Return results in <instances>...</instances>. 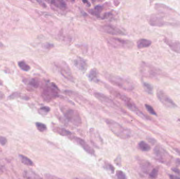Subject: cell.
Wrapping results in <instances>:
<instances>
[{"label":"cell","mask_w":180,"mask_h":179,"mask_svg":"<svg viewBox=\"0 0 180 179\" xmlns=\"http://www.w3.org/2000/svg\"><path fill=\"white\" fill-rule=\"evenodd\" d=\"M18 66L22 70L24 71H29L30 69V67L24 61H20L18 63Z\"/></svg>","instance_id":"cell-28"},{"label":"cell","mask_w":180,"mask_h":179,"mask_svg":"<svg viewBox=\"0 0 180 179\" xmlns=\"http://www.w3.org/2000/svg\"><path fill=\"white\" fill-rule=\"evenodd\" d=\"M121 156H119L116 158V160H115V163H116L117 165H118V166H121Z\"/></svg>","instance_id":"cell-39"},{"label":"cell","mask_w":180,"mask_h":179,"mask_svg":"<svg viewBox=\"0 0 180 179\" xmlns=\"http://www.w3.org/2000/svg\"><path fill=\"white\" fill-rule=\"evenodd\" d=\"M54 65L63 77L71 82H73V76L71 68L65 61L62 60L57 61H55Z\"/></svg>","instance_id":"cell-8"},{"label":"cell","mask_w":180,"mask_h":179,"mask_svg":"<svg viewBox=\"0 0 180 179\" xmlns=\"http://www.w3.org/2000/svg\"><path fill=\"white\" fill-rule=\"evenodd\" d=\"M66 119L75 126H80L82 124V119L78 111L71 108L62 109Z\"/></svg>","instance_id":"cell-7"},{"label":"cell","mask_w":180,"mask_h":179,"mask_svg":"<svg viewBox=\"0 0 180 179\" xmlns=\"http://www.w3.org/2000/svg\"><path fill=\"white\" fill-rule=\"evenodd\" d=\"M74 65L78 68V69L84 72L87 68V61L82 57H78L73 61Z\"/></svg>","instance_id":"cell-17"},{"label":"cell","mask_w":180,"mask_h":179,"mask_svg":"<svg viewBox=\"0 0 180 179\" xmlns=\"http://www.w3.org/2000/svg\"><path fill=\"white\" fill-rule=\"evenodd\" d=\"M113 94L115 95L114 96H116V97L118 98L124 102L126 106L128 107V108L130 109V110L132 111L133 113L137 114V115L139 116L140 117L143 118L144 119H148V117H146V116L138 109V108L136 106L134 103L133 102V101L131 100L130 98L128 97L125 95H123L121 93L116 91H114V94Z\"/></svg>","instance_id":"cell-4"},{"label":"cell","mask_w":180,"mask_h":179,"mask_svg":"<svg viewBox=\"0 0 180 179\" xmlns=\"http://www.w3.org/2000/svg\"><path fill=\"white\" fill-rule=\"evenodd\" d=\"M36 127L37 129L40 132H44L47 129V127L45 124L41 123H36Z\"/></svg>","instance_id":"cell-30"},{"label":"cell","mask_w":180,"mask_h":179,"mask_svg":"<svg viewBox=\"0 0 180 179\" xmlns=\"http://www.w3.org/2000/svg\"><path fill=\"white\" fill-rule=\"evenodd\" d=\"M140 69L142 74L145 77H154L158 74L156 68L145 63H142Z\"/></svg>","instance_id":"cell-10"},{"label":"cell","mask_w":180,"mask_h":179,"mask_svg":"<svg viewBox=\"0 0 180 179\" xmlns=\"http://www.w3.org/2000/svg\"><path fill=\"white\" fill-rule=\"evenodd\" d=\"M151 41L147 39H139L137 42V46L139 49L148 47L151 45Z\"/></svg>","instance_id":"cell-20"},{"label":"cell","mask_w":180,"mask_h":179,"mask_svg":"<svg viewBox=\"0 0 180 179\" xmlns=\"http://www.w3.org/2000/svg\"><path fill=\"white\" fill-rule=\"evenodd\" d=\"M155 9L158 10L159 11L168 12L169 13H172L177 14V12L174 10L173 9H171L170 7H168L165 4H159L157 3L155 4Z\"/></svg>","instance_id":"cell-18"},{"label":"cell","mask_w":180,"mask_h":179,"mask_svg":"<svg viewBox=\"0 0 180 179\" xmlns=\"http://www.w3.org/2000/svg\"><path fill=\"white\" fill-rule=\"evenodd\" d=\"M145 108H146V110H148V113L151 114V115H155V116H156L157 115H156V112H155V110H154V109H153V107L150 106V105H149V104H145Z\"/></svg>","instance_id":"cell-33"},{"label":"cell","mask_w":180,"mask_h":179,"mask_svg":"<svg viewBox=\"0 0 180 179\" xmlns=\"http://www.w3.org/2000/svg\"><path fill=\"white\" fill-rule=\"evenodd\" d=\"M21 160L22 162L26 166H32L33 165V162H32L31 160L28 158L26 156H24L23 155H20Z\"/></svg>","instance_id":"cell-26"},{"label":"cell","mask_w":180,"mask_h":179,"mask_svg":"<svg viewBox=\"0 0 180 179\" xmlns=\"http://www.w3.org/2000/svg\"><path fill=\"white\" fill-rule=\"evenodd\" d=\"M82 1H83V2L85 3V4H86L87 5V6L88 7H90V6H91V4H90V3L89 2V1H87V0H82Z\"/></svg>","instance_id":"cell-43"},{"label":"cell","mask_w":180,"mask_h":179,"mask_svg":"<svg viewBox=\"0 0 180 179\" xmlns=\"http://www.w3.org/2000/svg\"><path fill=\"white\" fill-rule=\"evenodd\" d=\"M157 174H158V170H157V169L154 168L151 171L149 176H150V178H151L154 179V178H156L157 177Z\"/></svg>","instance_id":"cell-35"},{"label":"cell","mask_w":180,"mask_h":179,"mask_svg":"<svg viewBox=\"0 0 180 179\" xmlns=\"http://www.w3.org/2000/svg\"><path fill=\"white\" fill-rule=\"evenodd\" d=\"M23 176L25 178L28 179H37V178H40L41 177L36 174L35 173L31 171V170H26L24 172Z\"/></svg>","instance_id":"cell-23"},{"label":"cell","mask_w":180,"mask_h":179,"mask_svg":"<svg viewBox=\"0 0 180 179\" xmlns=\"http://www.w3.org/2000/svg\"><path fill=\"white\" fill-rule=\"evenodd\" d=\"M138 146L140 149L141 150L143 151H148L151 149L150 145L143 141L140 142Z\"/></svg>","instance_id":"cell-25"},{"label":"cell","mask_w":180,"mask_h":179,"mask_svg":"<svg viewBox=\"0 0 180 179\" xmlns=\"http://www.w3.org/2000/svg\"><path fill=\"white\" fill-rule=\"evenodd\" d=\"M30 85H31L32 86L37 88L39 86V84H40V82H39V80L36 78H33L32 80H31L30 83H29Z\"/></svg>","instance_id":"cell-34"},{"label":"cell","mask_w":180,"mask_h":179,"mask_svg":"<svg viewBox=\"0 0 180 179\" xmlns=\"http://www.w3.org/2000/svg\"><path fill=\"white\" fill-rule=\"evenodd\" d=\"M89 80L91 82H98V72L96 68H93L89 72L88 75Z\"/></svg>","instance_id":"cell-22"},{"label":"cell","mask_w":180,"mask_h":179,"mask_svg":"<svg viewBox=\"0 0 180 179\" xmlns=\"http://www.w3.org/2000/svg\"><path fill=\"white\" fill-rule=\"evenodd\" d=\"M144 88L145 91L149 94H153V88L151 84L147 83H144Z\"/></svg>","instance_id":"cell-29"},{"label":"cell","mask_w":180,"mask_h":179,"mask_svg":"<svg viewBox=\"0 0 180 179\" xmlns=\"http://www.w3.org/2000/svg\"><path fill=\"white\" fill-rule=\"evenodd\" d=\"M150 163L148 162H142L141 163V168L144 172L147 173L148 172L149 170L150 169Z\"/></svg>","instance_id":"cell-27"},{"label":"cell","mask_w":180,"mask_h":179,"mask_svg":"<svg viewBox=\"0 0 180 179\" xmlns=\"http://www.w3.org/2000/svg\"><path fill=\"white\" fill-rule=\"evenodd\" d=\"M172 170L174 172H176V173H177L178 175L180 174V170H179L177 168H173V169H172Z\"/></svg>","instance_id":"cell-41"},{"label":"cell","mask_w":180,"mask_h":179,"mask_svg":"<svg viewBox=\"0 0 180 179\" xmlns=\"http://www.w3.org/2000/svg\"><path fill=\"white\" fill-rule=\"evenodd\" d=\"M92 1H93V2H94V1H95V0H91Z\"/></svg>","instance_id":"cell-48"},{"label":"cell","mask_w":180,"mask_h":179,"mask_svg":"<svg viewBox=\"0 0 180 179\" xmlns=\"http://www.w3.org/2000/svg\"><path fill=\"white\" fill-rule=\"evenodd\" d=\"M104 168H105L107 171H110L112 173H114V168L111 164L108 163V162H105V164L104 166Z\"/></svg>","instance_id":"cell-32"},{"label":"cell","mask_w":180,"mask_h":179,"mask_svg":"<svg viewBox=\"0 0 180 179\" xmlns=\"http://www.w3.org/2000/svg\"><path fill=\"white\" fill-rule=\"evenodd\" d=\"M170 178L171 179H180V177H178V176H176V175H170Z\"/></svg>","instance_id":"cell-42"},{"label":"cell","mask_w":180,"mask_h":179,"mask_svg":"<svg viewBox=\"0 0 180 179\" xmlns=\"http://www.w3.org/2000/svg\"><path fill=\"white\" fill-rule=\"evenodd\" d=\"M74 1H75V0H71V1H72V2H74Z\"/></svg>","instance_id":"cell-47"},{"label":"cell","mask_w":180,"mask_h":179,"mask_svg":"<svg viewBox=\"0 0 180 179\" xmlns=\"http://www.w3.org/2000/svg\"><path fill=\"white\" fill-rule=\"evenodd\" d=\"M107 42L111 47L115 48L130 49L134 46L132 41L118 37H109L107 39Z\"/></svg>","instance_id":"cell-6"},{"label":"cell","mask_w":180,"mask_h":179,"mask_svg":"<svg viewBox=\"0 0 180 179\" xmlns=\"http://www.w3.org/2000/svg\"><path fill=\"white\" fill-rule=\"evenodd\" d=\"M2 84V82L0 80V85H1Z\"/></svg>","instance_id":"cell-46"},{"label":"cell","mask_w":180,"mask_h":179,"mask_svg":"<svg viewBox=\"0 0 180 179\" xmlns=\"http://www.w3.org/2000/svg\"><path fill=\"white\" fill-rule=\"evenodd\" d=\"M116 177L118 179H124L126 178L125 173L122 171H118L116 173Z\"/></svg>","instance_id":"cell-36"},{"label":"cell","mask_w":180,"mask_h":179,"mask_svg":"<svg viewBox=\"0 0 180 179\" xmlns=\"http://www.w3.org/2000/svg\"><path fill=\"white\" fill-rule=\"evenodd\" d=\"M51 4L61 9H65L67 4L64 0H51Z\"/></svg>","instance_id":"cell-19"},{"label":"cell","mask_w":180,"mask_h":179,"mask_svg":"<svg viewBox=\"0 0 180 179\" xmlns=\"http://www.w3.org/2000/svg\"><path fill=\"white\" fill-rule=\"evenodd\" d=\"M105 122L111 131L120 138L126 139L131 137L132 134L130 130L125 128L119 123L109 119H107Z\"/></svg>","instance_id":"cell-1"},{"label":"cell","mask_w":180,"mask_h":179,"mask_svg":"<svg viewBox=\"0 0 180 179\" xmlns=\"http://www.w3.org/2000/svg\"><path fill=\"white\" fill-rule=\"evenodd\" d=\"M4 47V44L0 41V48H3Z\"/></svg>","instance_id":"cell-44"},{"label":"cell","mask_w":180,"mask_h":179,"mask_svg":"<svg viewBox=\"0 0 180 179\" xmlns=\"http://www.w3.org/2000/svg\"><path fill=\"white\" fill-rule=\"evenodd\" d=\"M73 140L79 145H80L88 153L91 154V155L94 154L95 152L94 151L93 149L83 139L80 138L79 137H73Z\"/></svg>","instance_id":"cell-14"},{"label":"cell","mask_w":180,"mask_h":179,"mask_svg":"<svg viewBox=\"0 0 180 179\" xmlns=\"http://www.w3.org/2000/svg\"><path fill=\"white\" fill-rule=\"evenodd\" d=\"M156 95L157 98L164 106L170 108H174L176 107L175 102H174L166 93H164L162 90H158Z\"/></svg>","instance_id":"cell-9"},{"label":"cell","mask_w":180,"mask_h":179,"mask_svg":"<svg viewBox=\"0 0 180 179\" xmlns=\"http://www.w3.org/2000/svg\"><path fill=\"white\" fill-rule=\"evenodd\" d=\"M7 143V139L5 137L0 136V143L2 145H4Z\"/></svg>","instance_id":"cell-38"},{"label":"cell","mask_w":180,"mask_h":179,"mask_svg":"<svg viewBox=\"0 0 180 179\" xmlns=\"http://www.w3.org/2000/svg\"><path fill=\"white\" fill-rule=\"evenodd\" d=\"M53 130H54V132H57V134H59L61 136H70L72 134V133L70 131H68L64 128H60V127H54V128H53Z\"/></svg>","instance_id":"cell-21"},{"label":"cell","mask_w":180,"mask_h":179,"mask_svg":"<svg viewBox=\"0 0 180 179\" xmlns=\"http://www.w3.org/2000/svg\"><path fill=\"white\" fill-rule=\"evenodd\" d=\"M40 113L42 115H46L47 113L50 111V108L48 107L44 106L41 107L40 109Z\"/></svg>","instance_id":"cell-31"},{"label":"cell","mask_w":180,"mask_h":179,"mask_svg":"<svg viewBox=\"0 0 180 179\" xmlns=\"http://www.w3.org/2000/svg\"><path fill=\"white\" fill-rule=\"evenodd\" d=\"M90 136L91 142L96 147L100 148L103 145V140L96 130L91 128L90 130Z\"/></svg>","instance_id":"cell-12"},{"label":"cell","mask_w":180,"mask_h":179,"mask_svg":"<svg viewBox=\"0 0 180 179\" xmlns=\"http://www.w3.org/2000/svg\"><path fill=\"white\" fill-rule=\"evenodd\" d=\"M168 14L161 12L158 13L153 14L151 15L148 23L152 26L156 27H161L164 25H171V26H176L173 23L170 22L166 20V18L168 17Z\"/></svg>","instance_id":"cell-2"},{"label":"cell","mask_w":180,"mask_h":179,"mask_svg":"<svg viewBox=\"0 0 180 179\" xmlns=\"http://www.w3.org/2000/svg\"><path fill=\"white\" fill-rule=\"evenodd\" d=\"M37 2L39 3V4L41 5H42V7H46V4H45L42 0H37Z\"/></svg>","instance_id":"cell-40"},{"label":"cell","mask_w":180,"mask_h":179,"mask_svg":"<svg viewBox=\"0 0 180 179\" xmlns=\"http://www.w3.org/2000/svg\"><path fill=\"white\" fill-rule=\"evenodd\" d=\"M154 154L159 161L165 162L168 159V154L163 148L160 146H156L154 149Z\"/></svg>","instance_id":"cell-16"},{"label":"cell","mask_w":180,"mask_h":179,"mask_svg":"<svg viewBox=\"0 0 180 179\" xmlns=\"http://www.w3.org/2000/svg\"><path fill=\"white\" fill-rule=\"evenodd\" d=\"M54 45L53 44L50 43H46L44 44L43 45V47L46 49V50H51L52 48L54 47Z\"/></svg>","instance_id":"cell-37"},{"label":"cell","mask_w":180,"mask_h":179,"mask_svg":"<svg viewBox=\"0 0 180 179\" xmlns=\"http://www.w3.org/2000/svg\"><path fill=\"white\" fill-rule=\"evenodd\" d=\"M107 80L115 86L119 87L124 91H132L134 89V86L131 82L120 76L109 75L107 76Z\"/></svg>","instance_id":"cell-3"},{"label":"cell","mask_w":180,"mask_h":179,"mask_svg":"<svg viewBox=\"0 0 180 179\" xmlns=\"http://www.w3.org/2000/svg\"><path fill=\"white\" fill-rule=\"evenodd\" d=\"M103 32L113 35H125L126 33L120 28L111 24H106L102 26Z\"/></svg>","instance_id":"cell-11"},{"label":"cell","mask_w":180,"mask_h":179,"mask_svg":"<svg viewBox=\"0 0 180 179\" xmlns=\"http://www.w3.org/2000/svg\"><path fill=\"white\" fill-rule=\"evenodd\" d=\"M165 43L170 48L172 51L180 54V42L178 41H173L168 38L164 39Z\"/></svg>","instance_id":"cell-15"},{"label":"cell","mask_w":180,"mask_h":179,"mask_svg":"<svg viewBox=\"0 0 180 179\" xmlns=\"http://www.w3.org/2000/svg\"><path fill=\"white\" fill-rule=\"evenodd\" d=\"M2 169H1V168L0 167V174L1 173V172H2Z\"/></svg>","instance_id":"cell-45"},{"label":"cell","mask_w":180,"mask_h":179,"mask_svg":"<svg viewBox=\"0 0 180 179\" xmlns=\"http://www.w3.org/2000/svg\"><path fill=\"white\" fill-rule=\"evenodd\" d=\"M94 96L96 97L98 99L103 103V104H105V106L109 107H112V108H116V105L114 103V102L110 98L107 97V96L100 93H94Z\"/></svg>","instance_id":"cell-13"},{"label":"cell","mask_w":180,"mask_h":179,"mask_svg":"<svg viewBox=\"0 0 180 179\" xmlns=\"http://www.w3.org/2000/svg\"><path fill=\"white\" fill-rule=\"evenodd\" d=\"M59 89L53 83H48L44 87L42 96L44 100L49 102L59 96Z\"/></svg>","instance_id":"cell-5"},{"label":"cell","mask_w":180,"mask_h":179,"mask_svg":"<svg viewBox=\"0 0 180 179\" xmlns=\"http://www.w3.org/2000/svg\"><path fill=\"white\" fill-rule=\"evenodd\" d=\"M102 11L103 7L101 5H97L93 9L90 10V12L94 16H96L98 18H100L101 13Z\"/></svg>","instance_id":"cell-24"}]
</instances>
